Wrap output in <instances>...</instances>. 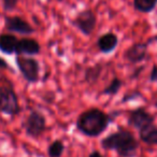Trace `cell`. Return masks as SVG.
<instances>
[{"label": "cell", "mask_w": 157, "mask_h": 157, "mask_svg": "<svg viewBox=\"0 0 157 157\" xmlns=\"http://www.w3.org/2000/svg\"><path fill=\"white\" fill-rule=\"evenodd\" d=\"M113 122V117L99 108H90L78 116L75 127L80 133L88 138L101 136Z\"/></svg>", "instance_id": "cell-1"}, {"label": "cell", "mask_w": 157, "mask_h": 157, "mask_svg": "<svg viewBox=\"0 0 157 157\" xmlns=\"http://www.w3.org/2000/svg\"><path fill=\"white\" fill-rule=\"evenodd\" d=\"M148 81L151 83H157V65H153L148 74Z\"/></svg>", "instance_id": "cell-20"}, {"label": "cell", "mask_w": 157, "mask_h": 157, "mask_svg": "<svg viewBox=\"0 0 157 157\" xmlns=\"http://www.w3.org/2000/svg\"><path fill=\"white\" fill-rule=\"evenodd\" d=\"M132 7L140 13L147 14L156 9L157 0H132Z\"/></svg>", "instance_id": "cell-15"}, {"label": "cell", "mask_w": 157, "mask_h": 157, "mask_svg": "<svg viewBox=\"0 0 157 157\" xmlns=\"http://www.w3.org/2000/svg\"><path fill=\"white\" fill-rule=\"evenodd\" d=\"M20 100L15 88L7 76L0 78V113L9 116H16L21 113Z\"/></svg>", "instance_id": "cell-3"}, {"label": "cell", "mask_w": 157, "mask_h": 157, "mask_svg": "<svg viewBox=\"0 0 157 157\" xmlns=\"http://www.w3.org/2000/svg\"><path fill=\"white\" fill-rule=\"evenodd\" d=\"M40 52L41 45L37 40L33 38H22L17 42L15 54L22 56H35L40 54Z\"/></svg>", "instance_id": "cell-10"}, {"label": "cell", "mask_w": 157, "mask_h": 157, "mask_svg": "<svg viewBox=\"0 0 157 157\" xmlns=\"http://www.w3.org/2000/svg\"><path fill=\"white\" fill-rule=\"evenodd\" d=\"M56 1H57V2H63V0H56Z\"/></svg>", "instance_id": "cell-25"}, {"label": "cell", "mask_w": 157, "mask_h": 157, "mask_svg": "<svg viewBox=\"0 0 157 157\" xmlns=\"http://www.w3.org/2000/svg\"><path fill=\"white\" fill-rule=\"evenodd\" d=\"M102 72H103L102 63H97L93 66H90L84 71V81L88 85H95L99 81Z\"/></svg>", "instance_id": "cell-13"}, {"label": "cell", "mask_w": 157, "mask_h": 157, "mask_svg": "<svg viewBox=\"0 0 157 157\" xmlns=\"http://www.w3.org/2000/svg\"><path fill=\"white\" fill-rule=\"evenodd\" d=\"M87 157H105V156H103L98 150H95V151H93V152H90Z\"/></svg>", "instance_id": "cell-22"}, {"label": "cell", "mask_w": 157, "mask_h": 157, "mask_svg": "<svg viewBox=\"0 0 157 157\" xmlns=\"http://www.w3.org/2000/svg\"><path fill=\"white\" fill-rule=\"evenodd\" d=\"M65 143L61 140L56 139L51 142L48 146V157H61L65 153Z\"/></svg>", "instance_id": "cell-17"}, {"label": "cell", "mask_w": 157, "mask_h": 157, "mask_svg": "<svg viewBox=\"0 0 157 157\" xmlns=\"http://www.w3.org/2000/svg\"><path fill=\"white\" fill-rule=\"evenodd\" d=\"M15 63L24 80L29 84H35L40 80V63L33 56L17 55Z\"/></svg>", "instance_id": "cell-4"}, {"label": "cell", "mask_w": 157, "mask_h": 157, "mask_svg": "<svg viewBox=\"0 0 157 157\" xmlns=\"http://www.w3.org/2000/svg\"><path fill=\"white\" fill-rule=\"evenodd\" d=\"M139 139L147 145L157 146V125L152 124L139 131Z\"/></svg>", "instance_id": "cell-14"}, {"label": "cell", "mask_w": 157, "mask_h": 157, "mask_svg": "<svg viewBox=\"0 0 157 157\" xmlns=\"http://www.w3.org/2000/svg\"><path fill=\"white\" fill-rule=\"evenodd\" d=\"M9 65L8 63L2 58V57H0V69H9Z\"/></svg>", "instance_id": "cell-23"}, {"label": "cell", "mask_w": 157, "mask_h": 157, "mask_svg": "<svg viewBox=\"0 0 157 157\" xmlns=\"http://www.w3.org/2000/svg\"><path fill=\"white\" fill-rule=\"evenodd\" d=\"M5 27L9 33H20L23 36H30L35 33V28L27 21L21 16H6Z\"/></svg>", "instance_id": "cell-9"}, {"label": "cell", "mask_w": 157, "mask_h": 157, "mask_svg": "<svg viewBox=\"0 0 157 157\" xmlns=\"http://www.w3.org/2000/svg\"><path fill=\"white\" fill-rule=\"evenodd\" d=\"M18 0H2V6L5 11H14L17 7Z\"/></svg>", "instance_id": "cell-19"}, {"label": "cell", "mask_w": 157, "mask_h": 157, "mask_svg": "<svg viewBox=\"0 0 157 157\" xmlns=\"http://www.w3.org/2000/svg\"><path fill=\"white\" fill-rule=\"evenodd\" d=\"M152 43V39L146 42H136L132 43L124 53V59H126L129 63L137 65L144 61L147 57L148 45Z\"/></svg>", "instance_id": "cell-8"}, {"label": "cell", "mask_w": 157, "mask_h": 157, "mask_svg": "<svg viewBox=\"0 0 157 157\" xmlns=\"http://www.w3.org/2000/svg\"><path fill=\"white\" fill-rule=\"evenodd\" d=\"M154 107L157 109V90L155 93V96H154Z\"/></svg>", "instance_id": "cell-24"}, {"label": "cell", "mask_w": 157, "mask_h": 157, "mask_svg": "<svg viewBox=\"0 0 157 157\" xmlns=\"http://www.w3.org/2000/svg\"><path fill=\"white\" fill-rule=\"evenodd\" d=\"M100 146L105 151H114L120 157H136L140 142L128 129L120 128L102 138Z\"/></svg>", "instance_id": "cell-2"}, {"label": "cell", "mask_w": 157, "mask_h": 157, "mask_svg": "<svg viewBox=\"0 0 157 157\" xmlns=\"http://www.w3.org/2000/svg\"><path fill=\"white\" fill-rule=\"evenodd\" d=\"M97 48L99 52L102 54H111L115 51L118 45V37L113 31H108V33L101 35L97 39L96 42Z\"/></svg>", "instance_id": "cell-11"}, {"label": "cell", "mask_w": 157, "mask_h": 157, "mask_svg": "<svg viewBox=\"0 0 157 157\" xmlns=\"http://www.w3.org/2000/svg\"><path fill=\"white\" fill-rule=\"evenodd\" d=\"M143 70H144V66H141V67H138L137 69H136L135 73H132V74H131V76H130V78H136L138 75H139V73H140V72H142V71H143Z\"/></svg>", "instance_id": "cell-21"}, {"label": "cell", "mask_w": 157, "mask_h": 157, "mask_svg": "<svg viewBox=\"0 0 157 157\" xmlns=\"http://www.w3.org/2000/svg\"><path fill=\"white\" fill-rule=\"evenodd\" d=\"M142 97V93L138 92V90H135V92H130V93H127L125 94V96L122 98V102L123 103H126V102H129L131 100H135V99H138Z\"/></svg>", "instance_id": "cell-18"}, {"label": "cell", "mask_w": 157, "mask_h": 157, "mask_svg": "<svg viewBox=\"0 0 157 157\" xmlns=\"http://www.w3.org/2000/svg\"><path fill=\"white\" fill-rule=\"evenodd\" d=\"M124 82L122 78H120L118 76H113L112 80L109 82L107 86L101 90V95H107V96H116L120 93V90H122Z\"/></svg>", "instance_id": "cell-16"}, {"label": "cell", "mask_w": 157, "mask_h": 157, "mask_svg": "<svg viewBox=\"0 0 157 157\" xmlns=\"http://www.w3.org/2000/svg\"><path fill=\"white\" fill-rule=\"evenodd\" d=\"M127 123L130 127L140 131L150 125L155 124V116L144 107H138L128 112Z\"/></svg>", "instance_id": "cell-7"}, {"label": "cell", "mask_w": 157, "mask_h": 157, "mask_svg": "<svg viewBox=\"0 0 157 157\" xmlns=\"http://www.w3.org/2000/svg\"><path fill=\"white\" fill-rule=\"evenodd\" d=\"M71 25L75 27L85 37H90L94 33L97 25V16L90 9L82 10L71 21Z\"/></svg>", "instance_id": "cell-6"}, {"label": "cell", "mask_w": 157, "mask_h": 157, "mask_svg": "<svg viewBox=\"0 0 157 157\" xmlns=\"http://www.w3.org/2000/svg\"><path fill=\"white\" fill-rule=\"evenodd\" d=\"M17 42L18 39L16 38V36L12 33H1L0 35V52L7 55L15 54Z\"/></svg>", "instance_id": "cell-12"}, {"label": "cell", "mask_w": 157, "mask_h": 157, "mask_svg": "<svg viewBox=\"0 0 157 157\" xmlns=\"http://www.w3.org/2000/svg\"><path fill=\"white\" fill-rule=\"evenodd\" d=\"M23 128L26 136H28L29 138H33V139L40 138L48 129L46 118L44 114L38 110H31L23 123Z\"/></svg>", "instance_id": "cell-5"}]
</instances>
